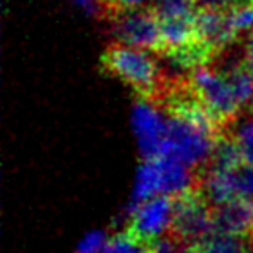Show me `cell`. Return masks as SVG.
<instances>
[{"instance_id":"cell-17","label":"cell","mask_w":253,"mask_h":253,"mask_svg":"<svg viewBox=\"0 0 253 253\" xmlns=\"http://www.w3.org/2000/svg\"><path fill=\"white\" fill-rule=\"evenodd\" d=\"M106 243L108 241H106L104 232H101V231L90 232V234H87L80 241V245H78V248H77V253H102Z\"/></svg>"},{"instance_id":"cell-9","label":"cell","mask_w":253,"mask_h":253,"mask_svg":"<svg viewBox=\"0 0 253 253\" xmlns=\"http://www.w3.org/2000/svg\"><path fill=\"white\" fill-rule=\"evenodd\" d=\"M196 30L198 37L215 52L224 50L229 43L238 39L229 23L227 11L222 9H200L196 16Z\"/></svg>"},{"instance_id":"cell-2","label":"cell","mask_w":253,"mask_h":253,"mask_svg":"<svg viewBox=\"0 0 253 253\" xmlns=\"http://www.w3.org/2000/svg\"><path fill=\"white\" fill-rule=\"evenodd\" d=\"M173 198V217L170 236L189 246L213 232V205L205 198L200 186H194Z\"/></svg>"},{"instance_id":"cell-1","label":"cell","mask_w":253,"mask_h":253,"mask_svg":"<svg viewBox=\"0 0 253 253\" xmlns=\"http://www.w3.org/2000/svg\"><path fill=\"white\" fill-rule=\"evenodd\" d=\"M101 70L122 80L149 104H162L170 80H165L148 50L115 42L101 56Z\"/></svg>"},{"instance_id":"cell-7","label":"cell","mask_w":253,"mask_h":253,"mask_svg":"<svg viewBox=\"0 0 253 253\" xmlns=\"http://www.w3.org/2000/svg\"><path fill=\"white\" fill-rule=\"evenodd\" d=\"M132 125H134L137 142L144 160H155L160 156L167 135V122L158 115L155 104L139 101L134 106L132 113Z\"/></svg>"},{"instance_id":"cell-10","label":"cell","mask_w":253,"mask_h":253,"mask_svg":"<svg viewBox=\"0 0 253 253\" xmlns=\"http://www.w3.org/2000/svg\"><path fill=\"white\" fill-rule=\"evenodd\" d=\"M187 253H252V246L248 238L213 231L191 243L187 246Z\"/></svg>"},{"instance_id":"cell-8","label":"cell","mask_w":253,"mask_h":253,"mask_svg":"<svg viewBox=\"0 0 253 253\" xmlns=\"http://www.w3.org/2000/svg\"><path fill=\"white\" fill-rule=\"evenodd\" d=\"M213 231L253 239V200H232L213 207Z\"/></svg>"},{"instance_id":"cell-21","label":"cell","mask_w":253,"mask_h":253,"mask_svg":"<svg viewBox=\"0 0 253 253\" xmlns=\"http://www.w3.org/2000/svg\"><path fill=\"white\" fill-rule=\"evenodd\" d=\"M246 2H250V4H252V5H253V0H246Z\"/></svg>"},{"instance_id":"cell-5","label":"cell","mask_w":253,"mask_h":253,"mask_svg":"<svg viewBox=\"0 0 253 253\" xmlns=\"http://www.w3.org/2000/svg\"><path fill=\"white\" fill-rule=\"evenodd\" d=\"M113 33L120 43L144 49L148 52H162V30L151 7L134 9L113 16Z\"/></svg>"},{"instance_id":"cell-16","label":"cell","mask_w":253,"mask_h":253,"mask_svg":"<svg viewBox=\"0 0 253 253\" xmlns=\"http://www.w3.org/2000/svg\"><path fill=\"white\" fill-rule=\"evenodd\" d=\"M148 2H151V0H97V4L102 12V18L106 19H111L113 16L125 11L144 9Z\"/></svg>"},{"instance_id":"cell-20","label":"cell","mask_w":253,"mask_h":253,"mask_svg":"<svg viewBox=\"0 0 253 253\" xmlns=\"http://www.w3.org/2000/svg\"><path fill=\"white\" fill-rule=\"evenodd\" d=\"M243 64L250 71V75L253 77V32H250V37L246 39L245 43V54H243Z\"/></svg>"},{"instance_id":"cell-6","label":"cell","mask_w":253,"mask_h":253,"mask_svg":"<svg viewBox=\"0 0 253 253\" xmlns=\"http://www.w3.org/2000/svg\"><path fill=\"white\" fill-rule=\"evenodd\" d=\"M128 231L144 241L155 243L165 231H170L173 217V198L160 194L130 210Z\"/></svg>"},{"instance_id":"cell-12","label":"cell","mask_w":253,"mask_h":253,"mask_svg":"<svg viewBox=\"0 0 253 253\" xmlns=\"http://www.w3.org/2000/svg\"><path fill=\"white\" fill-rule=\"evenodd\" d=\"M155 243L144 241L132 234L128 229L115 234L108 243H106L102 253H156Z\"/></svg>"},{"instance_id":"cell-4","label":"cell","mask_w":253,"mask_h":253,"mask_svg":"<svg viewBox=\"0 0 253 253\" xmlns=\"http://www.w3.org/2000/svg\"><path fill=\"white\" fill-rule=\"evenodd\" d=\"M213 135L207 134L205 130L184 120L169 116L167 120V135L160 156H170L187 167H194L198 163L210 158L215 148Z\"/></svg>"},{"instance_id":"cell-15","label":"cell","mask_w":253,"mask_h":253,"mask_svg":"<svg viewBox=\"0 0 253 253\" xmlns=\"http://www.w3.org/2000/svg\"><path fill=\"white\" fill-rule=\"evenodd\" d=\"M232 139H234L243 160L253 165V118L241 123L238 126V130L232 134Z\"/></svg>"},{"instance_id":"cell-19","label":"cell","mask_w":253,"mask_h":253,"mask_svg":"<svg viewBox=\"0 0 253 253\" xmlns=\"http://www.w3.org/2000/svg\"><path fill=\"white\" fill-rule=\"evenodd\" d=\"M200 9H222V11H227V9L234 7V5L246 2V0H194Z\"/></svg>"},{"instance_id":"cell-14","label":"cell","mask_w":253,"mask_h":253,"mask_svg":"<svg viewBox=\"0 0 253 253\" xmlns=\"http://www.w3.org/2000/svg\"><path fill=\"white\" fill-rule=\"evenodd\" d=\"M227 14L229 23L238 37L243 32H253V5L250 2H241V4L227 9Z\"/></svg>"},{"instance_id":"cell-13","label":"cell","mask_w":253,"mask_h":253,"mask_svg":"<svg viewBox=\"0 0 253 253\" xmlns=\"http://www.w3.org/2000/svg\"><path fill=\"white\" fill-rule=\"evenodd\" d=\"M227 82L232 88V94H234L236 101L239 102V106L248 104L253 99V77L250 75V71L245 68V64L239 63L238 66L231 68V70L225 73Z\"/></svg>"},{"instance_id":"cell-3","label":"cell","mask_w":253,"mask_h":253,"mask_svg":"<svg viewBox=\"0 0 253 253\" xmlns=\"http://www.w3.org/2000/svg\"><path fill=\"white\" fill-rule=\"evenodd\" d=\"M186 80L194 97L217 120V123L225 132V128L231 125V122L241 109L239 102L236 101L234 94H232L227 77L215 73L208 66H203L191 71V75Z\"/></svg>"},{"instance_id":"cell-11","label":"cell","mask_w":253,"mask_h":253,"mask_svg":"<svg viewBox=\"0 0 253 253\" xmlns=\"http://www.w3.org/2000/svg\"><path fill=\"white\" fill-rule=\"evenodd\" d=\"M160 194H162V177H160L158 165L155 160H146L139 169L137 182H135L134 193H132V203L128 211Z\"/></svg>"},{"instance_id":"cell-18","label":"cell","mask_w":253,"mask_h":253,"mask_svg":"<svg viewBox=\"0 0 253 253\" xmlns=\"http://www.w3.org/2000/svg\"><path fill=\"white\" fill-rule=\"evenodd\" d=\"M156 253H187V246L182 245L180 241L173 239L172 236H169L167 239H160L155 245Z\"/></svg>"}]
</instances>
